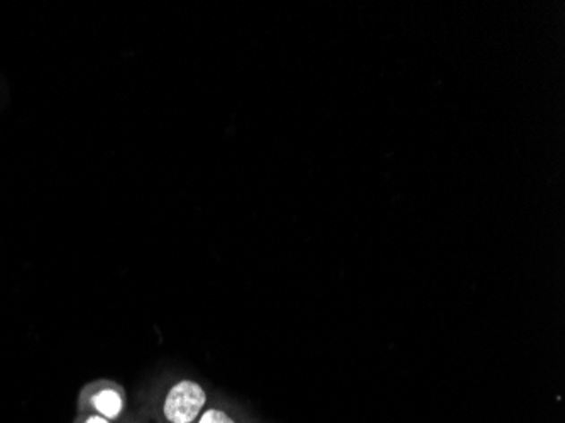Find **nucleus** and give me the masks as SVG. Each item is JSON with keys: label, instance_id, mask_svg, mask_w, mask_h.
I'll list each match as a JSON object with an SVG mask.
<instances>
[{"label": "nucleus", "instance_id": "obj_1", "mask_svg": "<svg viewBox=\"0 0 565 423\" xmlns=\"http://www.w3.org/2000/svg\"><path fill=\"white\" fill-rule=\"evenodd\" d=\"M205 392L193 381H182L171 388L165 401V415L171 423H192L205 405Z\"/></svg>", "mask_w": 565, "mask_h": 423}, {"label": "nucleus", "instance_id": "obj_2", "mask_svg": "<svg viewBox=\"0 0 565 423\" xmlns=\"http://www.w3.org/2000/svg\"><path fill=\"white\" fill-rule=\"evenodd\" d=\"M93 407L104 419H116L123 410V398L114 390H102L93 396Z\"/></svg>", "mask_w": 565, "mask_h": 423}, {"label": "nucleus", "instance_id": "obj_3", "mask_svg": "<svg viewBox=\"0 0 565 423\" xmlns=\"http://www.w3.org/2000/svg\"><path fill=\"white\" fill-rule=\"evenodd\" d=\"M199 423H234V420L220 410H209L203 413Z\"/></svg>", "mask_w": 565, "mask_h": 423}, {"label": "nucleus", "instance_id": "obj_4", "mask_svg": "<svg viewBox=\"0 0 565 423\" xmlns=\"http://www.w3.org/2000/svg\"><path fill=\"white\" fill-rule=\"evenodd\" d=\"M85 423H108V420L104 417H90Z\"/></svg>", "mask_w": 565, "mask_h": 423}]
</instances>
